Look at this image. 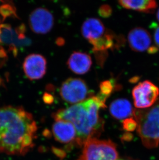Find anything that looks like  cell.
<instances>
[{"instance_id":"obj_1","label":"cell","mask_w":159,"mask_h":160,"mask_svg":"<svg viewBox=\"0 0 159 160\" xmlns=\"http://www.w3.org/2000/svg\"><path fill=\"white\" fill-rule=\"evenodd\" d=\"M37 126L22 107L0 108V153L24 156L34 146Z\"/></svg>"},{"instance_id":"obj_2","label":"cell","mask_w":159,"mask_h":160,"mask_svg":"<svg viewBox=\"0 0 159 160\" xmlns=\"http://www.w3.org/2000/svg\"><path fill=\"white\" fill-rule=\"evenodd\" d=\"M106 107L105 102L93 96L67 108L60 109L52 117L55 120H62L73 124L77 132L75 143L81 147L87 140L97 138L104 131V121L99 116V110Z\"/></svg>"},{"instance_id":"obj_3","label":"cell","mask_w":159,"mask_h":160,"mask_svg":"<svg viewBox=\"0 0 159 160\" xmlns=\"http://www.w3.org/2000/svg\"><path fill=\"white\" fill-rule=\"evenodd\" d=\"M137 132L143 145L147 148H156L159 144V98L148 108L134 109Z\"/></svg>"},{"instance_id":"obj_4","label":"cell","mask_w":159,"mask_h":160,"mask_svg":"<svg viewBox=\"0 0 159 160\" xmlns=\"http://www.w3.org/2000/svg\"><path fill=\"white\" fill-rule=\"evenodd\" d=\"M118 153L115 143L110 140H99L93 138L84 144L78 160H117Z\"/></svg>"},{"instance_id":"obj_5","label":"cell","mask_w":159,"mask_h":160,"mask_svg":"<svg viewBox=\"0 0 159 160\" xmlns=\"http://www.w3.org/2000/svg\"><path fill=\"white\" fill-rule=\"evenodd\" d=\"M89 94L87 83L81 78H69L63 82L60 89V94L62 99L72 104L84 101Z\"/></svg>"},{"instance_id":"obj_6","label":"cell","mask_w":159,"mask_h":160,"mask_svg":"<svg viewBox=\"0 0 159 160\" xmlns=\"http://www.w3.org/2000/svg\"><path fill=\"white\" fill-rule=\"evenodd\" d=\"M134 104L139 109L148 108L158 100L159 88L149 80L138 83L132 90Z\"/></svg>"},{"instance_id":"obj_7","label":"cell","mask_w":159,"mask_h":160,"mask_svg":"<svg viewBox=\"0 0 159 160\" xmlns=\"http://www.w3.org/2000/svg\"><path fill=\"white\" fill-rule=\"evenodd\" d=\"M129 46L136 52H147L148 53H156L159 49L152 44V36L148 31L142 28H134L128 35Z\"/></svg>"},{"instance_id":"obj_8","label":"cell","mask_w":159,"mask_h":160,"mask_svg":"<svg viewBox=\"0 0 159 160\" xmlns=\"http://www.w3.org/2000/svg\"><path fill=\"white\" fill-rule=\"evenodd\" d=\"M54 17L47 8H37L29 17V24L33 32L45 34L51 31L54 26Z\"/></svg>"},{"instance_id":"obj_9","label":"cell","mask_w":159,"mask_h":160,"mask_svg":"<svg viewBox=\"0 0 159 160\" xmlns=\"http://www.w3.org/2000/svg\"><path fill=\"white\" fill-rule=\"evenodd\" d=\"M47 65V60L44 56L33 53L26 57L23 64V68L29 79L38 80L42 78L45 75Z\"/></svg>"},{"instance_id":"obj_10","label":"cell","mask_w":159,"mask_h":160,"mask_svg":"<svg viewBox=\"0 0 159 160\" xmlns=\"http://www.w3.org/2000/svg\"><path fill=\"white\" fill-rule=\"evenodd\" d=\"M125 41L123 36H117L110 30H107L100 38L89 42L93 46V52H99L118 49L124 45Z\"/></svg>"},{"instance_id":"obj_11","label":"cell","mask_w":159,"mask_h":160,"mask_svg":"<svg viewBox=\"0 0 159 160\" xmlns=\"http://www.w3.org/2000/svg\"><path fill=\"white\" fill-rule=\"evenodd\" d=\"M52 133L55 139L63 143H71L77 138L75 127L69 121L62 120H55L52 126Z\"/></svg>"},{"instance_id":"obj_12","label":"cell","mask_w":159,"mask_h":160,"mask_svg":"<svg viewBox=\"0 0 159 160\" xmlns=\"http://www.w3.org/2000/svg\"><path fill=\"white\" fill-rule=\"evenodd\" d=\"M70 70L78 75L87 73L90 70L92 60L89 54L80 52H75L71 54L67 62Z\"/></svg>"},{"instance_id":"obj_13","label":"cell","mask_w":159,"mask_h":160,"mask_svg":"<svg viewBox=\"0 0 159 160\" xmlns=\"http://www.w3.org/2000/svg\"><path fill=\"white\" fill-rule=\"evenodd\" d=\"M106 30L104 23L98 18L87 19L81 27L82 34L88 41L100 38L105 33Z\"/></svg>"},{"instance_id":"obj_14","label":"cell","mask_w":159,"mask_h":160,"mask_svg":"<svg viewBox=\"0 0 159 160\" xmlns=\"http://www.w3.org/2000/svg\"><path fill=\"white\" fill-rule=\"evenodd\" d=\"M110 112L117 120H125L133 115L134 109L130 102L124 98L114 100L110 105Z\"/></svg>"},{"instance_id":"obj_15","label":"cell","mask_w":159,"mask_h":160,"mask_svg":"<svg viewBox=\"0 0 159 160\" xmlns=\"http://www.w3.org/2000/svg\"><path fill=\"white\" fill-rule=\"evenodd\" d=\"M125 8L145 13L154 12L157 7L156 0H117Z\"/></svg>"},{"instance_id":"obj_16","label":"cell","mask_w":159,"mask_h":160,"mask_svg":"<svg viewBox=\"0 0 159 160\" xmlns=\"http://www.w3.org/2000/svg\"><path fill=\"white\" fill-rule=\"evenodd\" d=\"M2 32L0 35V44L9 47L14 46L18 39V33L9 24H1Z\"/></svg>"},{"instance_id":"obj_17","label":"cell","mask_w":159,"mask_h":160,"mask_svg":"<svg viewBox=\"0 0 159 160\" xmlns=\"http://www.w3.org/2000/svg\"><path fill=\"white\" fill-rule=\"evenodd\" d=\"M118 86L116 85L114 80H107L103 81L100 83L99 88L100 92L98 94L97 97L101 100L102 101L105 102L107 98L111 95L112 93L114 91V89Z\"/></svg>"},{"instance_id":"obj_18","label":"cell","mask_w":159,"mask_h":160,"mask_svg":"<svg viewBox=\"0 0 159 160\" xmlns=\"http://www.w3.org/2000/svg\"><path fill=\"white\" fill-rule=\"evenodd\" d=\"M0 15L3 17V21L12 16L18 18L15 7L12 4L9 3H5L0 6Z\"/></svg>"},{"instance_id":"obj_19","label":"cell","mask_w":159,"mask_h":160,"mask_svg":"<svg viewBox=\"0 0 159 160\" xmlns=\"http://www.w3.org/2000/svg\"><path fill=\"white\" fill-rule=\"evenodd\" d=\"M123 128L128 132H132L137 128V121L134 118H127L123 122Z\"/></svg>"},{"instance_id":"obj_20","label":"cell","mask_w":159,"mask_h":160,"mask_svg":"<svg viewBox=\"0 0 159 160\" xmlns=\"http://www.w3.org/2000/svg\"><path fill=\"white\" fill-rule=\"evenodd\" d=\"M112 13V8L108 4L102 5L98 10V14L102 18H108L111 17Z\"/></svg>"},{"instance_id":"obj_21","label":"cell","mask_w":159,"mask_h":160,"mask_svg":"<svg viewBox=\"0 0 159 160\" xmlns=\"http://www.w3.org/2000/svg\"><path fill=\"white\" fill-rule=\"evenodd\" d=\"M95 54L96 61L98 64L100 65V67H103L104 62L107 60L108 57V52H94Z\"/></svg>"},{"instance_id":"obj_22","label":"cell","mask_w":159,"mask_h":160,"mask_svg":"<svg viewBox=\"0 0 159 160\" xmlns=\"http://www.w3.org/2000/svg\"><path fill=\"white\" fill-rule=\"evenodd\" d=\"M152 28L154 30V40H155V45L159 49V26L157 24H152Z\"/></svg>"},{"instance_id":"obj_23","label":"cell","mask_w":159,"mask_h":160,"mask_svg":"<svg viewBox=\"0 0 159 160\" xmlns=\"http://www.w3.org/2000/svg\"><path fill=\"white\" fill-rule=\"evenodd\" d=\"M43 100L47 104H51L54 101V98L50 94L46 92L43 95Z\"/></svg>"},{"instance_id":"obj_24","label":"cell","mask_w":159,"mask_h":160,"mask_svg":"<svg viewBox=\"0 0 159 160\" xmlns=\"http://www.w3.org/2000/svg\"><path fill=\"white\" fill-rule=\"evenodd\" d=\"M54 152L56 154L59 156V157H63L65 156V153H64L63 151L60 150L55 149H54Z\"/></svg>"},{"instance_id":"obj_25","label":"cell","mask_w":159,"mask_h":160,"mask_svg":"<svg viewBox=\"0 0 159 160\" xmlns=\"http://www.w3.org/2000/svg\"><path fill=\"white\" fill-rule=\"evenodd\" d=\"M56 43L58 46H63L65 44V40L62 38H59L56 39Z\"/></svg>"},{"instance_id":"obj_26","label":"cell","mask_w":159,"mask_h":160,"mask_svg":"<svg viewBox=\"0 0 159 160\" xmlns=\"http://www.w3.org/2000/svg\"><path fill=\"white\" fill-rule=\"evenodd\" d=\"M117 160H137L136 159H132L131 158L129 157H123L122 158H119V159H117Z\"/></svg>"},{"instance_id":"obj_27","label":"cell","mask_w":159,"mask_h":160,"mask_svg":"<svg viewBox=\"0 0 159 160\" xmlns=\"http://www.w3.org/2000/svg\"><path fill=\"white\" fill-rule=\"evenodd\" d=\"M157 19L159 22V9H158V12L157 13Z\"/></svg>"},{"instance_id":"obj_28","label":"cell","mask_w":159,"mask_h":160,"mask_svg":"<svg viewBox=\"0 0 159 160\" xmlns=\"http://www.w3.org/2000/svg\"><path fill=\"white\" fill-rule=\"evenodd\" d=\"M3 84V80L2 79L0 78V87L2 86Z\"/></svg>"},{"instance_id":"obj_29","label":"cell","mask_w":159,"mask_h":160,"mask_svg":"<svg viewBox=\"0 0 159 160\" xmlns=\"http://www.w3.org/2000/svg\"><path fill=\"white\" fill-rule=\"evenodd\" d=\"M1 32H2L1 24H0V35H1Z\"/></svg>"}]
</instances>
